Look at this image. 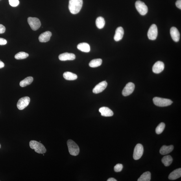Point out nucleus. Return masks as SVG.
<instances>
[{"mask_svg": "<svg viewBox=\"0 0 181 181\" xmlns=\"http://www.w3.org/2000/svg\"><path fill=\"white\" fill-rule=\"evenodd\" d=\"M164 69V63L161 61H158L154 64L153 67L152 71L155 73H160L163 71Z\"/></svg>", "mask_w": 181, "mask_h": 181, "instance_id": "nucleus-12", "label": "nucleus"}, {"mask_svg": "<svg viewBox=\"0 0 181 181\" xmlns=\"http://www.w3.org/2000/svg\"><path fill=\"white\" fill-rule=\"evenodd\" d=\"M107 181H117L116 179L113 178H110L107 180Z\"/></svg>", "mask_w": 181, "mask_h": 181, "instance_id": "nucleus-35", "label": "nucleus"}, {"mask_svg": "<svg viewBox=\"0 0 181 181\" xmlns=\"http://www.w3.org/2000/svg\"><path fill=\"white\" fill-rule=\"evenodd\" d=\"M173 159L171 155L166 156L162 159V162L165 166H169L173 162Z\"/></svg>", "mask_w": 181, "mask_h": 181, "instance_id": "nucleus-24", "label": "nucleus"}, {"mask_svg": "<svg viewBox=\"0 0 181 181\" xmlns=\"http://www.w3.org/2000/svg\"><path fill=\"white\" fill-rule=\"evenodd\" d=\"M7 42L5 39L0 38V45H5L7 44Z\"/></svg>", "mask_w": 181, "mask_h": 181, "instance_id": "nucleus-31", "label": "nucleus"}, {"mask_svg": "<svg viewBox=\"0 0 181 181\" xmlns=\"http://www.w3.org/2000/svg\"><path fill=\"white\" fill-rule=\"evenodd\" d=\"M135 6L137 10L141 15L144 16L147 14L148 8L144 2L138 1L135 3Z\"/></svg>", "mask_w": 181, "mask_h": 181, "instance_id": "nucleus-5", "label": "nucleus"}, {"mask_svg": "<svg viewBox=\"0 0 181 181\" xmlns=\"http://www.w3.org/2000/svg\"><path fill=\"white\" fill-rule=\"evenodd\" d=\"M175 4L176 7L181 9V0H178L176 1Z\"/></svg>", "mask_w": 181, "mask_h": 181, "instance_id": "nucleus-33", "label": "nucleus"}, {"mask_svg": "<svg viewBox=\"0 0 181 181\" xmlns=\"http://www.w3.org/2000/svg\"><path fill=\"white\" fill-rule=\"evenodd\" d=\"M158 29L155 24L152 25L148 32V36L150 40H154L156 39L158 35Z\"/></svg>", "mask_w": 181, "mask_h": 181, "instance_id": "nucleus-8", "label": "nucleus"}, {"mask_svg": "<svg viewBox=\"0 0 181 181\" xmlns=\"http://www.w3.org/2000/svg\"><path fill=\"white\" fill-rule=\"evenodd\" d=\"M171 38L175 42H178L180 40V34L178 30L176 28L173 27L170 30Z\"/></svg>", "mask_w": 181, "mask_h": 181, "instance_id": "nucleus-14", "label": "nucleus"}, {"mask_svg": "<svg viewBox=\"0 0 181 181\" xmlns=\"http://www.w3.org/2000/svg\"><path fill=\"white\" fill-rule=\"evenodd\" d=\"M99 112L101 113L102 116L105 117H112L113 112L110 108L105 107H103L99 109Z\"/></svg>", "mask_w": 181, "mask_h": 181, "instance_id": "nucleus-16", "label": "nucleus"}, {"mask_svg": "<svg viewBox=\"0 0 181 181\" xmlns=\"http://www.w3.org/2000/svg\"><path fill=\"white\" fill-rule=\"evenodd\" d=\"M107 83L105 81L100 82L93 89V92L95 94L99 93L103 91L107 87Z\"/></svg>", "mask_w": 181, "mask_h": 181, "instance_id": "nucleus-11", "label": "nucleus"}, {"mask_svg": "<svg viewBox=\"0 0 181 181\" xmlns=\"http://www.w3.org/2000/svg\"><path fill=\"white\" fill-rule=\"evenodd\" d=\"M63 77L65 80H75L77 79V76L71 72H65L63 74Z\"/></svg>", "mask_w": 181, "mask_h": 181, "instance_id": "nucleus-21", "label": "nucleus"}, {"mask_svg": "<svg viewBox=\"0 0 181 181\" xmlns=\"http://www.w3.org/2000/svg\"><path fill=\"white\" fill-rule=\"evenodd\" d=\"M173 149L174 146L173 145L169 146L164 145L161 148L160 153L162 155H165L170 153L173 151Z\"/></svg>", "mask_w": 181, "mask_h": 181, "instance_id": "nucleus-19", "label": "nucleus"}, {"mask_svg": "<svg viewBox=\"0 0 181 181\" xmlns=\"http://www.w3.org/2000/svg\"><path fill=\"white\" fill-rule=\"evenodd\" d=\"M96 24L97 27L99 29H102L105 25V21L102 17H97L96 21Z\"/></svg>", "mask_w": 181, "mask_h": 181, "instance_id": "nucleus-25", "label": "nucleus"}, {"mask_svg": "<svg viewBox=\"0 0 181 181\" xmlns=\"http://www.w3.org/2000/svg\"><path fill=\"white\" fill-rule=\"evenodd\" d=\"M153 101L156 105L159 107L169 106L173 103L171 100L158 97H154Z\"/></svg>", "mask_w": 181, "mask_h": 181, "instance_id": "nucleus-4", "label": "nucleus"}, {"mask_svg": "<svg viewBox=\"0 0 181 181\" xmlns=\"http://www.w3.org/2000/svg\"><path fill=\"white\" fill-rule=\"evenodd\" d=\"M4 66V63L0 60V69L3 68Z\"/></svg>", "mask_w": 181, "mask_h": 181, "instance_id": "nucleus-34", "label": "nucleus"}, {"mask_svg": "<svg viewBox=\"0 0 181 181\" xmlns=\"http://www.w3.org/2000/svg\"><path fill=\"white\" fill-rule=\"evenodd\" d=\"M123 165L121 164H118L115 165L114 167V171L116 172H121L123 169Z\"/></svg>", "mask_w": 181, "mask_h": 181, "instance_id": "nucleus-30", "label": "nucleus"}, {"mask_svg": "<svg viewBox=\"0 0 181 181\" xmlns=\"http://www.w3.org/2000/svg\"><path fill=\"white\" fill-rule=\"evenodd\" d=\"M69 151L71 155L77 156L80 152V149L77 144L71 139L67 141Z\"/></svg>", "mask_w": 181, "mask_h": 181, "instance_id": "nucleus-3", "label": "nucleus"}, {"mask_svg": "<svg viewBox=\"0 0 181 181\" xmlns=\"http://www.w3.org/2000/svg\"><path fill=\"white\" fill-rule=\"evenodd\" d=\"M102 61L101 59H96L91 60L89 64V66L91 67H98L102 64Z\"/></svg>", "mask_w": 181, "mask_h": 181, "instance_id": "nucleus-26", "label": "nucleus"}, {"mask_svg": "<svg viewBox=\"0 0 181 181\" xmlns=\"http://www.w3.org/2000/svg\"><path fill=\"white\" fill-rule=\"evenodd\" d=\"M29 56V54L24 52H20L17 53L15 56L17 60H23L27 58Z\"/></svg>", "mask_w": 181, "mask_h": 181, "instance_id": "nucleus-27", "label": "nucleus"}, {"mask_svg": "<svg viewBox=\"0 0 181 181\" xmlns=\"http://www.w3.org/2000/svg\"><path fill=\"white\" fill-rule=\"evenodd\" d=\"M9 3L10 5L12 7H16L19 4V0H9Z\"/></svg>", "mask_w": 181, "mask_h": 181, "instance_id": "nucleus-29", "label": "nucleus"}, {"mask_svg": "<svg viewBox=\"0 0 181 181\" xmlns=\"http://www.w3.org/2000/svg\"><path fill=\"white\" fill-rule=\"evenodd\" d=\"M124 34V30L123 28L121 27L117 28L115 31L114 40L116 41L121 40L123 38Z\"/></svg>", "mask_w": 181, "mask_h": 181, "instance_id": "nucleus-17", "label": "nucleus"}, {"mask_svg": "<svg viewBox=\"0 0 181 181\" xmlns=\"http://www.w3.org/2000/svg\"><path fill=\"white\" fill-rule=\"evenodd\" d=\"M151 179V174L149 171L143 173L138 179V181H150Z\"/></svg>", "mask_w": 181, "mask_h": 181, "instance_id": "nucleus-23", "label": "nucleus"}, {"mask_svg": "<svg viewBox=\"0 0 181 181\" xmlns=\"http://www.w3.org/2000/svg\"><path fill=\"white\" fill-rule=\"evenodd\" d=\"M30 98L28 97H25L21 98L17 102V107L19 110H22L29 105L30 102Z\"/></svg>", "mask_w": 181, "mask_h": 181, "instance_id": "nucleus-9", "label": "nucleus"}, {"mask_svg": "<svg viewBox=\"0 0 181 181\" xmlns=\"http://www.w3.org/2000/svg\"><path fill=\"white\" fill-rule=\"evenodd\" d=\"M6 28L3 25L0 24V34H3L5 32Z\"/></svg>", "mask_w": 181, "mask_h": 181, "instance_id": "nucleus-32", "label": "nucleus"}, {"mask_svg": "<svg viewBox=\"0 0 181 181\" xmlns=\"http://www.w3.org/2000/svg\"><path fill=\"white\" fill-rule=\"evenodd\" d=\"M143 152L144 148L143 145L140 144H137L134 150L133 158L134 160H139L143 155Z\"/></svg>", "mask_w": 181, "mask_h": 181, "instance_id": "nucleus-7", "label": "nucleus"}, {"mask_svg": "<svg viewBox=\"0 0 181 181\" xmlns=\"http://www.w3.org/2000/svg\"><path fill=\"white\" fill-rule=\"evenodd\" d=\"M165 125L164 123H161L157 126L155 131L157 134H160L162 133L164 130Z\"/></svg>", "mask_w": 181, "mask_h": 181, "instance_id": "nucleus-28", "label": "nucleus"}, {"mask_svg": "<svg viewBox=\"0 0 181 181\" xmlns=\"http://www.w3.org/2000/svg\"><path fill=\"white\" fill-rule=\"evenodd\" d=\"M181 176V169H176L170 173L169 178L170 180H175L180 178Z\"/></svg>", "mask_w": 181, "mask_h": 181, "instance_id": "nucleus-18", "label": "nucleus"}, {"mask_svg": "<svg viewBox=\"0 0 181 181\" xmlns=\"http://www.w3.org/2000/svg\"><path fill=\"white\" fill-rule=\"evenodd\" d=\"M1 144H0V148H1Z\"/></svg>", "mask_w": 181, "mask_h": 181, "instance_id": "nucleus-36", "label": "nucleus"}, {"mask_svg": "<svg viewBox=\"0 0 181 181\" xmlns=\"http://www.w3.org/2000/svg\"><path fill=\"white\" fill-rule=\"evenodd\" d=\"M28 22L31 28L34 31L38 29L41 26L40 20L37 17H29L28 19Z\"/></svg>", "mask_w": 181, "mask_h": 181, "instance_id": "nucleus-6", "label": "nucleus"}, {"mask_svg": "<svg viewBox=\"0 0 181 181\" xmlns=\"http://www.w3.org/2000/svg\"><path fill=\"white\" fill-rule=\"evenodd\" d=\"M58 58L61 61L73 60H75L76 56L73 53L66 52L60 54Z\"/></svg>", "mask_w": 181, "mask_h": 181, "instance_id": "nucleus-13", "label": "nucleus"}, {"mask_svg": "<svg viewBox=\"0 0 181 181\" xmlns=\"http://www.w3.org/2000/svg\"><path fill=\"white\" fill-rule=\"evenodd\" d=\"M52 36L51 32L47 31L41 34L39 37V40L41 42H46L50 40Z\"/></svg>", "mask_w": 181, "mask_h": 181, "instance_id": "nucleus-15", "label": "nucleus"}, {"mask_svg": "<svg viewBox=\"0 0 181 181\" xmlns=\"http://www.w3.org/2000/svg\"><path fill=\"white\" fill-rule=\"evenodd\" d=\"M135 85L132 83H128L122 91V94L125 96H126L131 94L133 92Z\"/></svg>", "mask_w": 181, "mask_h": 181, "instance_id": "nucleus-10", "label": "nucleus"}, {"mask_svg": "<svg viewBox=\"0 0 181 181\" xmlns=\"http://www.w3.org/2000/svg\"><path fill=\"white\" fill-rule=\"evenodd\" d=\"M83 0H69V8L73 14H76L80 12L82 7Z\"/></svg>", "mask_w": 181, "mask_h": 181, "instance_id": "nucleus-1", "label": "nucleus"}, {"mask_svg": "<svg viewBox=\"0 0 181 181\" xmlns=\"http://www.w3.org/2000/svg\"><path fill=\"white\" fill-rule=\"evenodd\" d=\"M33 80V78L32 77H27L21 80L19 83V85L22 87H25L31 84Z\"/></svg>", "mask_w": 181, "mask_h": 181, "instance_id": "nucleus-22", "label": "nucleus"}, {"mask_svg": "<svg viewBox=\"0 0 181 181\" xmlns=\"http://www.w3.org/2000/svg\"><path fill=\"white\" fill-rule=\"evenodd\" d=\"M77 48L78 50L85 52H89L90 51V45L86 43L79 44L77 46Z\"/></svg>", "mask_w": 181, "mask_h": 181, "instance_id": "nucleus-20", "label": "nucleus"}, {"mask_svg": "<svg viewBox=\"0 0 181 181\" xmlns=\"http://www.w3.org/2000/svg\"><path fill=\"white\" fill-rule=\"evenodd\" d=\"M29 144L30 148L32 149H34L37 153L43 154L46 152V149L44 146L37 141H31L30 142Z\"/></svg>", "mask_w": 181, "mask_h": 181, "instance_id": "nucleus-2", "label": "nucleus"}]
</instances>
